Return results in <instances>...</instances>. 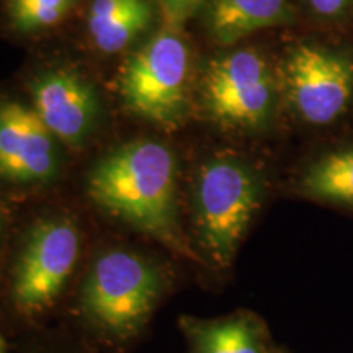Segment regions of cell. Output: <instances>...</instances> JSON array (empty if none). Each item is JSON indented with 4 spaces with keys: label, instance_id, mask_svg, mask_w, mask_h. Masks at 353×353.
Instances as JSON below:
<instances>
[{
    "label": "cell",
    "instance_id": "2e32d148",
    "mask_svg": "<svg viewBox=\"0 0 353 353\" xmlns=\"http://www.w3.org/2000/svg\"><path fill=\"white\" fill-rule=\"evenodd\" d=\"M304 3L322 19H339L345 15L353 0H304Z\"/></svg>",
    "mask_w": 353,
    "mask_h": 353
},
{
    "label": "cell",
    "instance_id": "e0dca14e",
    "mask_svg": "<svg viewBox=\"0 0 353 353\" xmlns=\"http://www.w3.org/2000/svg\"><path fill=\"white\" fill-rule=\"evenodd\" d=\"M0 353H6V345H3L2 337H0Z\"/></svg>",
    "mask_w": 353,
    "mask_h": 353
},
{
    "label": "cell",
    "instance_id": "5b68a950",
    "mask_svg": "<svg viewBox=\"0 0 353 353\" xmlns=\"http://www.w3.org/2000/svg\"><path fill=\"white\" fill-rule=\"evenodd\" d=\"M200 90L208 117L229 130L260 131L273 117L275 77L254 48L214 57L203 74Z\"/></svg>",
    "mask_w": 353,
    "mask_h": 353
},
{
    "label": "cell",
    "instance_id": "52a82bcc",
    "mask_svg": "<svg viewBox=\"0 0 353 353\" xmlns=\"http://www.w3.org/2000/svg\"><path fill=\"white\" fill-rule=\"evenodd\" d=\"M81 250L76 224L64 218L39 221L26 239L13 283V299L25 312L51 306L69 280Z\"/></svg>",
    "mask_w": 353,
    "mask_h": 353
},
{
    "label": "cell",
    "instance_id": "4fadbf2b",
    "mask_svg": "<svg viewBox=\"0 0 353 353\" xmlns=\"http://www.w3.org/2000/svg\"><path fill=\"white\" fill-rule=\"evenodd\" d=\"M298 188L309 200L353 211V145L324 152L309 162Z\"/></svg>",
    "mask_w": 353,
    "mask_h": 353
},
{
    "label": "cell",
    "instance_id": "d6986e66",
    "mask_svg": "<svg viewBox=\"0 0 353 353\" xmlns=\"http://www.w3.org/2000/svg\"><path fill=\"white\" fill-rule=\"evenodd\" d=\"M51 353H77V352H51Z\"/></svg>",
    "mask_w": 353,
    "mask_h": 353
},
{
    "label": "cell",
    "instance_id": "30bf717a",
    "mask_svg": "<svg viewBox=\"0 0 353 353\" xmlns=\"http://www.w3.org/2000/svg\"><path fill=\"white\" fill-rule=\"evenodd\" d=\"M192 353H272L267 325L250 311L216 319L182 321Z\"/></svg>",
    "mask_w": 353,
    "mask_h": 353
},
{
    "label": "cell",
    "instance_id": "9a60e30c",
    "mask_svg": "<svg viewBox=\"0 0 353 353\" xmlns=\"http://www.w3.org/2000/svg\"><path fill=\"white\" fill-rule=\"evenodd\" d=\"M162 8H164L170 21L180 23L190 15H193L198 8L208 3V0H161Z\"/></svg>",
    "mask_w": 353,
    "mask_h": 353
},
{
    "label": "cell",
    "instance_id": "ba28073f",
    "mask_svg": "<svg viewBox=\"0 0 353 353\" xmlns=\"http://www.w3.org/2000/svg\"><path fill=\"white\" fill-rule=\"evenodd\" d=\"M33 110L52 136L79 148L92 134L100 117V99L92 83L69 69H52L32 85Z\"/></svg>",
    "mask_w": 353,
    "mask_h": 353
},
{
    "label": "cell",
    "instance_id": "9c48e42d",
    "mask_svg": "<svg viewBox=\"0 0 353 353\" xmlns=\"http://www.w3.org/2000/svg\"><path fill=\"white\" fill-rule=\"evenodd\" d=\"M57 139L33 108L0 105V174L21 183L50 180L57 172Z\"/></svg>",
    "mask_w": 353,
    "mask_h": 353
},
{
    "label": "cell",
    "instance_id": "ac0fdd59",
    "mask_svg": "<svg viewBox=\"0 0 353 353\" xmlns=\"http://www.w3.org/2000/svg\"><path fill=\"white\" fill-rule=\"evenodd\" d=\"M272 353H286V352L285 350H276V348H273Z\"/></svg>",
    "mask_w": 353,
    "mask_h": 353
},
{
    "label": "cell",
    "instance_id": "8992f818",
    "mask_svg": "<svg viewBox=\"0 0 353 353\" xmlns=\"http://www.w3.org/2000/svg\"><path fill=\"white\" fill-rule=\"evenodd\" d=\"M288 100L301 120L324 126L345 112L353 95V59L314 43H298L283 61Z\"/></svg>",
    "mask_w": 353,
    "mask_h": 353
},
{
    "label": "cell",
    "instance_id": "277c9868",
    "mask_svg": "<svg viewBox=\"0 0 353 353\" xmlns=\"http://www.w3.org/2000/svg\"><path fill=\"white\" fill-rule=\"evenodd\" d=\"M161 293V273L148 260L128 250H112L92 265L82 306L97 327L130 337L151 317Z\"/></svg>",
    "mask_w": 353,
    "mask_h": 353
},
{
    "label": "cell",
    "instance_id": "3957f363",
    "mask_svg": "<svg viewBox=\"0 0 353 353\" xmlns=\"http://www.w3.org/2000/svg\"><path fill=\"white\" fill-rule=\"evenodd\" d=\"M190 50L182 34L164 28L132 52L118 74L123 105L141 120L174 128L187 110Z\"/></svg>",
    "mask_w": 353,
    "mask_h": 353
},
{
    "label": "cell",
    "instance_id": "6da1fadb",
    "mask_svg": "<svg viewBox=\"0 0 353 353\" xmlns=\"http://www.w3.org/2000/svg\"><path fill=\"white\" fill-rule=\"evenodd\" d=\"M175 190L174 152L154 139L120 145L88 175V195L97 205L180 255L195 259L176 229Z\"/></svg>",
    "mask_w": 353,
    "mask_h": 353
},
{
    "label": "cell",
    "instance_id": "5bb4252c",
    "mask_svg": "<svg viewBox=\"0 0 353 353\" xmlns=\"http://www.w3.org/2000/svg\"><path fill=\"white\" fill-rule=\"evenodd\" d=\"M79 0H8L7 15L19 33H38L61 23Z\"/></svg>",
    "mask_w": 353,
    "mask_h": 353
},
{
    "label": "cell",
    "instance_id": "8fae6325",
    "mask_svg": "<svg viewBox=\"0 0 353 353\" xmlns=\"http://www.w3.org/2000/svg\"><path fill=\"white\" fill-rule=\"evenodd\" d=\"M288 0H208L205 25L221 46H231L260 30L291 21Z\"/></svg>",
    "mask_w": 353,
    "mask_h": 353
},
{
    "label": "cell",
    "instance_id": "7a4b0ae2",
    "mask_svg": "<svg viewBox=\"0 0 353 353\" xmlns=\"http://www.w3.org/2000/svg\"><path fill=\"white\" fill-rule=\"evenodd\" d=\"M263 179L245 159L219 154L200 165L195 180V231L200 249L214 267L234 262L262 208Z\"/></svg>",
    "mask_w": 353,
    "mask_h": 353
},
{
    "label": "cell",
    "instance_id": "7c38bea8",
    "mask_svg": "<svg viewBox=\"0 0 353 353\" xmlns=\"http://www.w3.org/2000/svg\"><path fill=\"white\" fill-rule=\"evenodd\" d=\"M154 19L151 0H92L87 32L97 51L117 54L143 37Z\"/></svg>",
    "mask_w": 353,
    "mask_h": 353
}]
</instances>
